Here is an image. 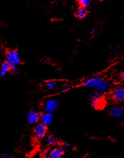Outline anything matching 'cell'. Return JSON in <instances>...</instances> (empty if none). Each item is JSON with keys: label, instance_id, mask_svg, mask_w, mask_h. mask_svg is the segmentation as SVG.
Returning <instances> with one entry per match:
<instances>
[{"label": "cell", "instance_id": "obj_1", "mask_svg": "<svg viewBox=\"0 0 124 158\" xmlns=\"http://www.w3.org/2000/svg\"><path fill=\"white\" fill-rule=\"evenodd\" d=\"M89 103L93 107L99 108L101 107L104 103L103 93L98 91L91 93L89 97Z\"/></svg>", "mask_w": 124, "mask_h": 158}, {"label": "cell", "instance_id": "obj_2", "mask_svg": "<svg viewBox=\"0 0 124 158\" xmlns=\"http://www.w3.org/2000/svg\"><path fill=\"white\" fill-rule=\"evenodd\" d=\"M6 62L10 67L18 65L20 63V57L17 50H10L6 54Z\"/></svg>", "mask_w": 124, "mask_h": 158}, {"label": "cell", "instance_id": "obj_3", "mask_svg": "<svg viewBox=\"0 0 124 158\" xmlns=\"http://www.w3.org/2000/svg\"><path fill=\"white\" fill-rule=\"evenodd\" d=\"M47 126L42 123H37L34 128V136L37 140H41L44 138L47 133Z\"/></svg>", "mask_w": 124, "mask_h": 158}, {"label": "cell", "instance_id": "obj_4", "mask_svg": "<svg viewBox=\"0 0 124 158\" xmlns=\"http://www.w3.org/2000/svg\"><path fill=\"white\" fill-rule=\"evenodd\" d=\"M110 115L115 119H120L124 116V107L120 104H113L108 108Z\"/></svg>", "mask_w": 124, "mask_h": 158}, {"label": "cell", "instance_id": "obj_5", "mask_svg": "<svg viewBox=\"0 0 124 158\" xmlns=\"http://www.w3.org/2000/svg\"><path fill=\"white\" fill-rule=\"evenodd\" d=\"M60 104L59 100L55 98H50L44 104V110L45 112H53L58 107Z\"/></svg>", "mask_w": 124, "mask_h": 158}, {"label": "cell", "instance_id": "obj_6", "mask_svg": "<svg viewBox=\"0 0 124 158\" xmlns=\"http://www.w3.org/2000/svg\"><path fill=\"white\" fill-rule=\"evenodd\" d=\"M41 113L37 110H30L27 114V121L30 124L37 123V122L41 120Z\"/></svg>", "mask_w": 124, "mask_h": 158}, {"label": "cell", "instance_id": "obj_7", "mask_svg": "<svg viewBox=\"0 0 124 158\" xmlns=\"http://www.w3.org/2000/svg\"><path fill=\"white\" fill-rule=\"evenodd\" d=\"M111 85L110 82L105 79L100 78L96 86L95 87L96 91L102 93L107 92L110 89Z\"/></svg>", "mask_w": 124, "mask_h": 158}, {"label": "cell", "instance_id": "obj_8", "mask_svg": "<svg viewBox=\"0 0 124 158\" xmlns=\"http://www.w3.org/2000/svg\"><path fill=\"white\" fill-rule=\"evenodd\" d=\"M111 98L114 101L120 102L124 100V87L117 86L111 92Z\"/></svg>", "mask_w": 124, "mask_h": 158}, {"label": "cell", "instance_id": "obj_9", "mask_svg": "<svg viewBox=\"0 0 124 158\" xmlns=\"http://www.w3.org/2000/svg\"><path fill=\"white\" fill-rule=\"evenodd\" d=\"M53 117L54 116L52 112H45V113H44L43 114H42L41 115V123L44 124L46 126L51 125L53 123Z\"/></svg>", "mask_w": 124, "mask_h": 158}, {"label": "cell", "instance_id": "obj_10", "mask_svg": "<svg viewBox=\"0 0 124 158\" xmlns=\"http://www.w3.org/2000/svg\"><path fill=\"white\" fill-rule=\"evenodd\" d=\"M63 154V149L61 147H56L49 152L48 158H61Z\"/></svg>", "mask_w": 124, "mask_h": 158}, {"label": "cell", "instance_id": "obj_11", "mask_svg": "<svg viewBox=\"0 0 124 158\" xmlns=\"http://www.w3.org/2000/svg\"><path fill=\"white\" fill-rule=\"evenodd\" d=\"M100 77L99 76H94L92 77L89 79H88L87 80H86L84 83V85L87 88H94L96 86L97 84H98V82L99 80Z\"/></svg>", "mask_w": 124, "mask_h": 158}, {"label": "cell", "instance_id": "obj_12", "mask_svg": "<svg viewBox=\"0 0 124 158\" xmlns=\"http://www.w3.org/2000/svg\"><path fill=\"white\" fill-rule=\"evenodd\" d=\"M87 14H88L87 8L81 6H80L79 9L76 11L75 13L76 17L79 19H84L85 17H87Z\"/></svg>", "mask_w": 124, "mask_h": 158}, {"label": "cell", "instance_id": "obj_13", "mask_svg": "<svg viewBox=\"0 0 124 158\" xmlns=\"http://www.w3.org/2000/svg\"><path fill=\"white\" fill-rule=\"evenodd\" d=\"M10 70V67L9 65L7 64V63L5 62L3 63L1 65V68H0V76H4L6 75Z\"/></svg>", "mask_w": 124, "mask_h": 158}, {"label": "cell", "instance_id": "obj_14", "mask_svg": "<svg viewBox=\"0 0 124 158\" xmlns=\"http://www.w3.org/2000/svg\"><path fill=\"white\" fill-rule=\"evenodd\" d=\"M45 144L47 145H54L56 144L57 140L55 136L52 135H47L44 139Z\"/></svg>", "mask_w": 124, "mask_h": 158}, {"label": "cell", "instance_id": "obj_15", "mask_svg": "<svg viewBox=\"0 0 124 158\" xmlns=\"http://www.w3.org/2000/svg\"><path fill=\"white\" fill-rule=\"evenodd\" d=\"M79 5L81 7L87 8L91 3V0H77Z\"/></svg>", "mask_w": 124, "mask_h": 158}, {"label": "cell", "instance_id": "obj_16", "mask_svg": "<svg viewBox=\"0 0 124 158\" xmlns=\"http://www.w3.org/2000/svg\"><path fill=\"white\" fill-rule=\"evenodd\" d=\"M45 86L48 89L52 90L55 88L56 86V83L54 81H48L46 83Z\"/></svg>", "mask_w": 124, "mask_h": 158}, {"label": "cell", "instance_id": "obj_17", "mask_svg": "<svg viewBox=\"0 0 124 158\" xmlns=\"http://www.w3.org/2000/svg\"><path fill=\"white\" fill-rule=\"evenodd\" d=\"M72 88V85L69 83H65L63 86H62V88L64 90H67Z\"/></svg>", "mask_w": 124, "mask_h": 158}, {"label": "cell", "instance_id": "obj_18", "mask_svg": "<svg viewBox=\"0 0 124 158\" xmlns=\"http://www.w3.org/2000/svg\"><path fill=\"white\" fill-rule=\"evenodd\" d=\"M10 69L11 70V71H12V72H13V73H18V70H19L18 65L12 67V68H11Z\"/></svg>", "mask_w": 124, "mask_h": 158}, {"label": "cell", "instance_id": "obj_19", "mask_svg": "<svg viewBox=\"0 0 124 158\" xmlns=\"http://www.w3.org/2000/svg\"><path fill=\"white\" fill-rule=\"evenodd\" d=\"M10 156L9 155V154L8 153H4L1 156V158H10Z\"/></svg>", "mask_w": 124, "mask_h": 158}, {"label": "cell", "instance_id": "obj_20", "mask_svg": "<svg viewBox=\"0 0 124 158\" xmlns=\"http://www.w3.org/2000/svg\"><path fill=\"white\" fill-rule=\"evenodd\" d=\"M63 146L65 147H70V146H71V144L70 143V142H66L63 144Z\"/></svg>", "mask_w": 124, "mask_h": 158}, {"label": "cell", "instance_id": "obj_21", "mask_svg": "<svg viewBox=\"0 0 124 158\" xmlns=\"http://www.w3.org/2000/svg\"><path fill=\"white\" fill-rule=\"evenodd\" d=\"M120 77L122 79H123V80L124 79V70L120 73Z\"/></svg>", "mask_w": 124, "mask_h": 158}, {"label": "cell", "instance_id": "obj_22", "mask_svg": "<svg viewBox=\"0 0 124 158\" xmlns=\"http://www.w3.org/2000/svg\"><path fill=\"white\" fill-rule=\"evenodd\" d=\"M96 32H97V31H96V29H94L92 30V34H95Z\"/></svg>", "mask_w": 124, "mask_h": 158}, {"label": "cell", "instance_id": "obj_23", "mask_svg": "<svg viewBox=\"0 0 124 158\" xmlns=\"http://www.w3.org/2000/svg\"><path fill=\"white\" fill-rule=\"evenodd\" d=\"M123 85H124V79H123Z\"/></svg>", "mask_w": 124, "mask_h": 158}, {"label": "cell", "instance_id": "obj_24", "mask_svg": "<svg viewBox=\"0 0 124 158\" xmlns=\"http://www.w3.org/2000/svg\"><path fill=\"white\" fill-rule=\"evenodd\" d=\"M10 158H13V157H10Z\"/></svg>", "mask_w": 124, "mask_h": 158}, {"label": "cell", "instance_id": "obj_25", "mask_svg": "<svg viewBox=\"0 0 124 158\" xmlns=\"http://www.w3.org/2000/svg\"><path fill=\"white\" fill-rule=\"evenodd\" d=\"M123 124H124V123H123Z\"/></svg>", "mask_w": 124, "mask_h": 158}]
</instances>
